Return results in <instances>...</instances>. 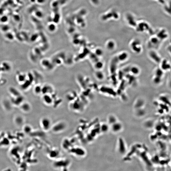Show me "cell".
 <instances>
[{
    "label": "cell",
    "instance_id": "obj_1",
    "mask_svg": "<svg viewBox=\"0 0 171 171\" xmlns=\"http://www.w3.org/2000/svg\"><path fill=\"white\" fill-rule=\"evenodd\" d=\"M40 124L42 127L44 131H47L51 128V122L49 118H42Z\"/></svg>",
    "mask_w": 171,
    "mask_h": 171
},
{
    "label": "cell",
    "instance_id": "obj_2",
    "mask_svg": "<svg viewBox=\"0 0 171 171\" xmlns=\"http://www.w3.org/2000/svg\"><path fill=\"white\" fill-rule=\"evenodd\" d=\"M150 57L153 60L157 63H159L160 61V58L159 57L158 55L154 51L151 52L150 53Z\"/></svg>",
    "mask_w": 171,
    "mask_h": 171
},
{
    "label": "cell",
    "instance_id": "obj_3",
    "mask_svg": "<svg viewBox=\"0 0 171 171\" xmlns=\"http://www.w3.org/2000/svg\"><path fill=\"white\" fill-rule=\"evenodd\" d=\"M127 54L125 53H124L120 54L119 57V60L120 61H122L126 59L127 58Z\"/></svg>",
    "mask_w": 171,
    "mask_h": 171
},
{
    "label": "cell",
    "instance_id": "obj_4",
    "mask_svg": "<svg viewBox=\"0 0 171 171\" xmlns=\"http://www.w3.org/2000/svg\"><path fill=\"white\" fill-rule=\"evenodd\" d=\"M22 110L25 112L28 111L30 109V107L29 105L27 104H24L22 107Z\"/></svg>",
    "mask_w": 171,
    "mask_h": 171
},
{
    "label": "cell",
    "instance_id": "obj_5",
    "mask_svg": "<svg viewBox=\"0 0 171 171\" xmlns=\"http://www.w3.org/2000/svg\"><path fill=\"white\" fill-rule=\"evenodd\" d=\"M31 130H32V129H31V127L29 125H26L25 126V128H24V131L26 133H30Z\"/></svg>",
    "mask_w": 171,
    "mask_h": 171
},
{
    "label": "cell",
    "instance_id": "obj_6",
    "mask_svg": "<svg viewBox=\"0 0 171 171\" xmlns=\"http://www.w3.org/2000/svg\"><path fill=\"white\" fill-rule=\"evenodd\" d=\"M115 46V44L113 42L110 41L108 43V47L110 49H113Z\"/></svg>",
    "mask_w": 171,
    "mask_h": 171
},
{
    "label": "cell",
    "instance_id": "obj_7",
    "mask_svg": "<svg viewBox=\"0 0 171 171\" xmlns=\"http://www.w3.org/2000/svg\"><path fill=\"white\" fill-rule=\"evenodd\" d=\"M163 74V72L160 69H158L156 71V76L161 78Z\"/></svg>",
    "mask_w": 171,
    "mask_h": 171
},
{
    "label": "cell",
    "instance_id": "obj_8",
    "mask_svg": "<svg viewBox=\"0 0 171 171\" xmlns=\"http://www.w3.org/2000/svg\"><path fill=\"white\" fill-rule=\"evenodd\" d=\"M131 71L134 74H137L139 72V70L138 68L136 67H133L131 70Z\"/></svg>",
    "mask_w": 171,
    "mask_h": 171
},
{
    "label": "cell",
    "instance_id": "obj_9",
    "mask_svg": "<svg viewBox=\"0 0 171 171\" xmlns=\"http://www.w3.org/2000/svg\"><path fill=\"white\" fill-rule=\"evenodd\" d=\"M7 20H8V18H7V17L5 16L2 17L0 18L1 21L2 22H3V23L6 22V21H7Z\"/></svg>",
    "mask_w": 171,
    "mask_h": 171
},
{
    "label": "cell",
    "instance_id": "obj_10",
    "mask_svg": "<svg viewBox=\"0 0 171 171\" xmlns=\"http://www.w3.org/2000/svg\"><path fill=\"white\" fill-rule=\"evenodd\" d=\"M165 65H166V64H165ZM165 65H163V67H165ZM166 66H168V64H166Z\"/></svg>",
    "mask_w": 171,
    "mask_h": 171
}]
</instances>
